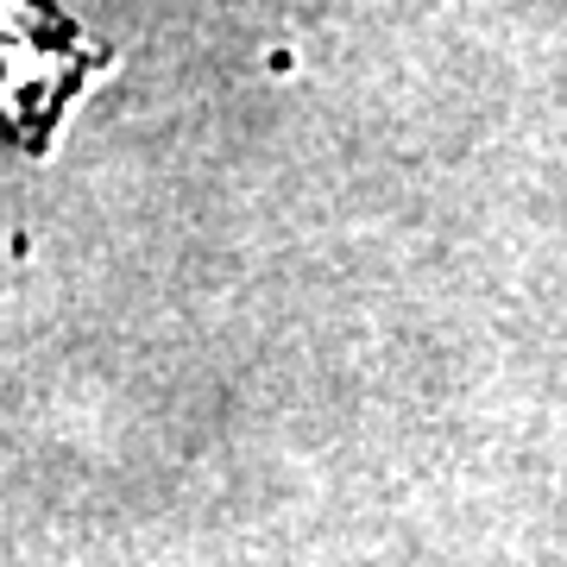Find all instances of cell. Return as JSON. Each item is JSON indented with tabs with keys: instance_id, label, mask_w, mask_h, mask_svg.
<instances>
[{
	"instance_id": "obj_1",
	"label": "cell",
	"mask_w": 567,
	"mask_h": 567,
	"mask_svg": "<svg viewBox=\"0 0 567 567\" xmlns=\"http://www.w3.org/2000/svg\"><path fill=\"white\" fill-rule=\"evenodd\" d=\"M82 76H89V58L70 25H58L39 0H0V126L7 133L39 145Z\"/></svg>"
}]
</instances>
